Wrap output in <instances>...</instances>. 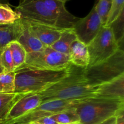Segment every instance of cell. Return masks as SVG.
Instances as JSON below:
<instances>
[{"instance_id": "1", "label": "cell", "mask_w": 124, "mask_h": 124, "mask_svg": "<svg viewBox=\"0 0 124 124\" xmlns=\"http://www.w3.org/2000/svg\"><path fill=\"white\" fill-rule=\"evenodd\" d=\"M84 69L72 65L70 74L38 93L42 102L53 100H74L96 97L98 86L93 85L84 75Z\"/></svg>"}, {"instance_id": "2", "label": "cell", "mask_w": 124, "mask_h": 124, "mask_svg": "<svg viewBox=\"0 0 124 124\" xmlns=\"http://www.w3.org/2000/svg\"><path fill=\"white\" fill-rule=\"evenodd\" d=\"M72 64L61 70H35L22 67L16 70L15 93H39L67 76Z\"/></svg>"}, {"instance_id": "3", "label": "cell", "mask_w": 124, "mask_h": 124, "mask_svg": "<svg viewBox=\"0 0 124 124\" xmlns=\"http://www.w3.org/2000/svg\"><path fill=\"white\" fill-rule=\"evenodd\" d=\"M79 124H99L124 111V100L119 99L87 98L76 107Z\"/></svg>"}, {"instance_id": "4", "label": "cell", "mask_w": 124, "mask_h": 124, "mask_svg": "<svg viewBox=\"0 0 124 124\" xmlns=\"http://www.w3.org/2000/svg\"><path fill=\"white\" fill-rule=\"evenodd\" d=\"M84 75L93 85L99 86L124 75V52L119 48L111 56L84 69Z\"/></svg>"}, {"instance_id": "5", "label": "cell", "mask_w": 124, "mask_h": 124, "mask_svg": "<svg viewBox=\"0 0 124 124\" xmlns=\"http://www.w3.org/2000/svg\"><path fill=\"white\" fill-rule=\"evenodd\" d=\"M69 56L46 47L39 52L27 54L26 60L22 67L35 70H61L71 65ZM21 67V68H22Z\"/></svg>"}, {"instance_id": "6", "label": "cell", "mask_w": 124, "mask_h": 124, "mask_svg": "<svg viewBox=\"0 0 124 124\" xmlns=\"http://www.w3.org/2000/svg\"><path fill=\"white\" fill-rule=\"evenodd\" d=\"M87 48L89 54V64L87 67H89L110 58L120 47L111 29L102 26L96 37L87 45Z\"/></svg>"}, {"instance_id": "7", "label": "cell", "mask_w": 124, "mask_h": 124, "mask_svg": "<svg viewBox=\"0 0 124 124\" xmlns=\"http://www.w3.org/2000/svg\"><path fill=\"white\" fill-rule=\"evenodd\" d=\"M87 99L53 100L44 102L25 115L4 123L6 124H28L39 119L53 116L64 110L75 107Z\"/></svg>"}, {"instance_id": "8", "label": "cell", "mask_w": 124, "mask_h": 124, "mask_svg": "<svg viewBox=\"0 0 124 124\" xmlns=\"http://www.w3.org/2000/svg\"><path fill=\"white\" fill-rule=\"evenodd\" d=\"M15 11L27 21L59 28L56 19L42 0H21Z\"/></svg>"}, {"instance_id": "9", "label": "cell", "mask_w": 124, "mask_h": 124, "mask_svg": "<svg viewBox=\"0 0 124 124\" xmlns=\"http://www.w3.org/2000/svg\"><path fill=\"white\" fill-rule=\"evenodd\" d=\"M103 26L95 6L93 7L86 16L79 18L73 27V30L77 39L88 45L96 37Z\"/></svg>"}, {"instance_id": "10", "label": "cell", "mask_w": 124, "mask_h": 124, "mask_svg": "<svg viewBox=\"0 0 124 124\" xmlns=\"http://www.w3.org/2000/svg\"><path fill=\"white\" fill-rule=\"evenodd\" d=\"M41 96L38 93L23 94L10 110L6 122L18 118L42 104Z\"/></svg>"}, {"instance_id": "11", "label": "cell", "mask_w": 124, "mask_h": 124, "mask_svg": "<svg viewBox=\"0 0 124 124\" xmlns=\"http://www.w3.org/2000/svg\"><path fill=\"white\" fill-rule=\"evenodd\" d=\"M42 1L56 19L59 29H73L74 24L78 20L79 18L74 16L67 10L65 3L58 0Z\"/></svg>"}, {"instance_id": "12", "label": "cell", "mask_w": 124, "mask_h": 124, "mask_svg": "<svg viewBox=\"0 0 124 124\" xmlns=\"http://www.w3.org/2000/svg\"><path fill=\"white\" fill-rule=\"evenodd\" d=\"M19 22V30L16 41L24 47L27 53L39 52L46 47L36 37L28 21L20 18Z\"/></svg>"}, {"instance_id": "13", "label": "cell", "mask_w": 124, "mask_h": 124, "mask_svg": "<svg viewBox=\"0 0 124 124\" xmlns=\"http://www.w3.org/2000/svg\"><path fill=\"white\" fill-rule=\"evenodd\" d=\"M28 23L38 39L46 47H51L56 41H58L63 30L45 24L30 21H28Z\"/></svg>"}, {"instance_id": "14", "label": "cell", "mask_w": 124, "mask_h": 124, "mask_svg": "<svg viewBox=\"0 0 124 124\" xmlns=\"http://www.w3.org/2000/svg\"><path fill=\"white\" fill-rule=\"evenodd\" d=\"M95 96L124 100V75L98 86Z\"/></svg>"}, {"instance_id": "15", "label": "cell", "mask_w": 124, "mask_h": 124, "mask_svg": "<svg viewBox=\"0 0 124 124\" xmlns=\"http://www.w3.org/2000/svg\"><path fill=\"white\" fill-rule=\"evenodd\" d=\"M69 58L72 65L82 69L87 68L89 64V54L87 45L78 39L75 40L69 49Z\"/></svg>"}, {"instance_id": "16", "label": "cell", "mask_w": 124, "mask_h": 124, "mask_svg": "<svg viewBox=\"0 0 124 124\" xmlns=\"http://www.w3.org/2000/svg\"><path fill=\"white\" fill-rule=\"evenodd\" d=\"M19 19L13 24H0V52L8 44L17 40L20 24Z\"/></svg>"}, {"instance_id": "17", "label": "cell", "mask_w": 124, "mask_h": 124, "mask_svg": "<svg viewBox=\"0 0 124 124\" xmlns=\"http://www.w3.org/2000/svg\"><path fill=\"white\" fill-rule=\"evenodd\" d=\"M77 39L73 29H63L60 38L50 47L57 52L69 56L71 44Z\"/></svg>"}, {"instance_id": "18", "label": "cell", "mask_w": 124, "mask_h": 124, "mask_svg": "<svg viewBox=\"0 0 124 124\" xmlns=\"http://www.w3.org/2000/svg\"><path fill=\"white\" fill-rule=\"evenodd\" d=\"M23 95V94L16 93H0V122H6L10 110Z\"/></svg>"}, {"instance_id": "19", "label": "cell", "mask_w": 124, "mask_h": 124, "mask_svg": "<svg viewBox=\"0 0 124 124\" xmlns=\"http://www.w3.org/2000/svg\"><path fill=\"white\" fill-rule=\"evenodd\" d=\"M8 46L10 51L13 67L15 71L24 65L27 53L24 47L16 41L11 42L8 44Z\"/></svg>"}, {"instance_id": "20", "label": "cell", "mask_w": 124, "mask_h": 124, "mask_svg": "<svg viewBox=\"0 0 124 124\" xmlns=\"http://www.w3.org/2000/svg\"><path fill=\"white\" fill-rule=\"evenodd\" d=\"M58 124H79V117L76 110V107L59 112L51 116Z\"/></svg>"}, {"instance_id": "21", "label": "cell", "mask_w": 124, "mask_h": 124, "mask_svg": "<svg viewBox=\"0 0 124 124\" xmlns=\"http://www.w3.org/2000/svg\"><path fill=\"white\" fill-rule=\"evenodd\" d=\"M15 71H4L0 74V93H15Z\"/></svg>"}, {"instance_id": "22", "label": "cell", "mask_w": 124, "mask_h": 124, "mask_svg": "<svg viewBox=\"0 0 124 124\" xmlns=\"http://www.w3.org/2000/svg\"><path fill=\"white\" fill-rule=\"evenodd\" d=\"M115 40L120 47L124 37V11L109 25Z\"/></svg>"}, {"instance_id": "23", "label": "cell", "mask_w": 124, "mask_h": 124, "mask_svg": "<svg viewBox=\"0 0 124 124\" xmlns=\"http://www.w3.org/2000/svg\"><path fill=\"white\" fill-rule=\"evenodd\" d=\"M19 18V14L13 10L9 4L0 3V24H13Z\"/></svg>"}, {"instance_id": "24", "label": "cell", "mask_w": 124, "mask_h": 124, "mask_svg": "<svg viewBox=\"0 0 124 124\" xmlns=\"http://www.w3.org/2000/svg\"><path fill=\"white\" fill-rule=\"evenodd\" d=\"M112 0H98L94 4L96 10L100 17L103 26L105 25L111 8Z\"/></svg>"}, {"instance_id": "25", "label": "cell", "mask_w": 124, "mask_h": 124, "mask_svg": "<svg viewBox=\"0 0 124 124\" xmlns=\"http://www.w3.org/2000/svg\"><path fill=\"white\" fill-rule=\"evenodd\" d=\"M123 11H124V0H112V4L107 21L104 26H109V25L114 21Z\"/></svg>"}, {"instance_id": "26", "label": "cell", "mask_w": 124, "mask_h": 124, "mask_svg": "<svg viewBox=\"0 0 124 124\" xmlns=\"http://www.w3.org/2000/svg\"><path fill=\"white\" fill-rule=\"evenodd\" d=\"M0 64L4 71H15L12 55L8 45L0 52Z\"/></svg>"}, {"instance_id": "27", "label": "cell", "mask_w": 124, "mask_h": 124, "mask_svg": "<svg viewBox=\"0 0 124 124\" xmlns=\"http://www.w3.org/2000/svg\"><path fill=\"white\" fill-rule=\"evenodd\" d=\"M30 124V123H29ZM30 124H58L57 122L53 120L51 117V116H48V117H44L42 118L36 120V121H33L32 122H30Z\"/></svg>"}, {"instance_id": "28", "label": "cell", "mask_w": 124, "mask_h": 124, "mask_svg": "<svg viewBox=\"0 0 124 124\" xmlns=\"http://www.w3.org/2000/svg\"><path fill=\"white\" fill-rule=\"evenodd\" d=\"M116 119H117V116H112V117L107 119V120L104 121V122L99 124H115L116 122Z\"/></svg>"}, {"instance_id": "29", "label": "cell", "mask_w": 124, "mask_h": 124, "mask_svg": "<svg viewBox=\"0 0 124 124\" xmlns=\"http://www.w3.org/2000/svg\"><path fill=\"white\" fill-rule=\"evenodd\" d=\"M124 111L117 115L116 122L115 124H124Z\"/></svg>"}, {"instance_id": "30", "label": "cell", "mask_w": 124, "mask_h": 124, "mask_svg": "<svg viewBox=\"0 0 124 124\" xmlns=\"http://www.w3.org/2000/svg\"><path fill=\"white\" fill-rule=\"evenodd\" d=\"M10 0H0V3L1 4H9L8 2ZM21 1V0H19Z\"/></svg>"}, {"instance_id": "31", "label": "cell", "mask_w": 124, "mask_h": 124, "mask_svg": "<svg viewBox=\"0 0 124 124\" xmlns=\"http://www.w3.org/2000/svg\"><path fill=\"white\" fill-rule=\"evenodd\" d=\"M4 71V70L3 67H2V65H1V64H0V74H1L2 73H3Z\"/></svg>"}, {"instance_id": "32", "label": "cell", "mask_w": 124, "mask_h": 124, "mask_svg": "<svg viewBox=\"0 0 124 124\" xmlns=\"http://www.w3.org/2000/svg\"><path fill=\"white\" fill-rule=\"evenodd\" d=\"M58 1H62V2H64V3H66L69 0H58Z\"/></svg>"}, {"instance_id": "33", "label": "cell", "mask_w": 124, "mask_h": 124, "mask_svg": "<svg viewBox=\"0 0 124 124\" xmlns=\"http://www.w3.org/2000/svg\"><path fill=\"white\" fill-rule=\"evenodd\" d=\"M0 124H6L3 123V122H0Z\"/></svg>"}, {"instance_id": "34", "label": "cell", "mask_w": 124, "mask_h": 124, "mask_svg": "<svg viewBox=\"0 0 124 124\" xmlns=\"http://www.w3.org/2000/svg\"></svg>"}, {"instance_id": "35", "label": "cell", "mask_w": 124, "mask_h": 124, "mask_svg": "<svg viewBox=\"0 0 124 124\" xmlns=\"http://www.w3.org/2000/svg\"></svg>"}]
</instances>
